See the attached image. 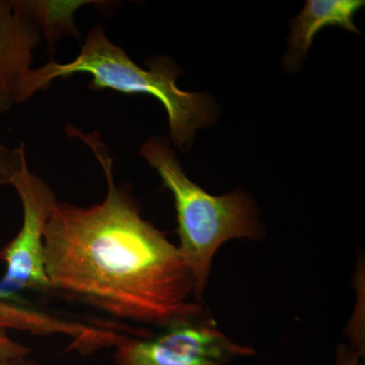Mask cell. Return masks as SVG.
Masks as SVG:
<instances>
[{"instance_id":"3","label":"cell","mask_w":365,"mask_h":365,"mask_svg":"<svg viewBox=\"0 0 365 365\" xmlns=\"http://www.w3.org/2000/svg\"><path fill=\"white\" fill-rule=\"evenodd\" d=\"M140 155L174 196L179 249L195 280V299H199L218 248L232 239L258 235L256 210L242 192L213 196L192 182L165 139L153 137L141 146Z\"/></svg>"},{"instance_id":"7","label":"cell","mask_w":365,"mask_h":365,"mask_svg":"<svg viewBox=\"0 0 365 365\" xmlns=\"http://www.w3.org/2000/svg\"><path fill=\"white\" fill-rule=\"evenodd\" d=\"M364 4L361 0H307L302 13L292 21L285 68L289 72L299 71L314 36L326 26H337L360 34L354 25V16Z\"/></svg>"},{"instance_id":"4","label":"cell","mask_w":365,"mask_h":365,"mask_svg":"<svg viewBox=\"0 0 365 365\" xmlns=\"http://www.w3.org/2000/svg\"><path fill=\"white\" fill-rule=\"evenodd\" d=\"M0 185L13 186L23 206L20 232L0 251V260L6 263L0 300L18 302L16 297L25 290H52L45 268L44 232L58 201L29 169L24 143L14 150L0 145Z\"/></svg>"},{"instance_id":"11","label":"cell","mask_w":365,"mask_h":365,"mask_svg":"<svg viewBox=\"0 0 365 365\" xmlns=\"http://www.w3.org/2000/svg\"><path fill=\"white\" fill-rule=\"evenodd\" d=\"M0 365H42L28 356L11 357V359H0Z\"/></svg>"},{"instance_id":"10","label":"cell","mask_w":365,"mask_h":365,"mask_svg":"<svg viewBox=\"0 0 365 365\" xmlns=\"http://www.w3.org/2000/svg\"><path fill=\"white\" fill-rule=\"evenodd\" d=\"M361 353L359 350L340 345L337 349V359L334 365H359Z\"/></svg>"},{"instance_id":"5","label":"cell","mask_w":365,"mask_h":365,"mask_svg":"<svg viewBox=\"0 0 365 365\" xmlns=\"http://www.w3.org/2000/svg\"><path fill=\"white\" fill-rule=\"evenodd\" d=\"M158 328V334L119 336L116 365H225L255 354L253 348L237 344L218 330L205 313Z\"/></svg>"},{"instance_id":"1","label":"cell","mask_w":365,"mask_h":365,"mask_svg":"<svg viewBox=\"0 0 365 365\" xmlns=\"http://www.w3.org/2000/svg\"><path fill=\"white\" fill-rule=\"evenodd\" d=\"M93 150L107 179L104 200L90 207L57 203L44 232L52 290L118 319L155 327L204 313L179 247L146 222L98 133L72 128Z\"/></svg>"},{"instance_id":"8","label":"cell","mask_w":365,"mask_h":365,"mask_svg":"<svg viewBox=\"0 0 365 365\" xmlns=\"http://www.w3.org/2000/svg\"><path fill=\"white\" fill-rule=\"evenodd\" d=\"M91 1H28L29 9L36 23L51 40L62 31L74 33L73 16L78 6Z\"/></svg>"},{"instance_id":"2","label":"cell","mask_w":365,"mask_h":365,"mask_svg":"<svg viewBox=\"0 0 365 365\" xmlns=\"http://www.w3.org/2000/svg\"><path fill=\"white\" fill-rule=\"evenodd\" d=\"M146 64L150 67L148 71L134 63L121 47L109 40L103 26H96L86 36L76 59L64 64L51 60L31 71L24 98L26 102L55 79L88 73L93 78V88L157 98L168 113L173 143L180 150H188L198 129L215 124V103L207 93L180 90L176 81L182 71L167 57L150 59Z\"/></svg>"},{"instance_id":"9","label":"cell","mask_w":365,"mask_h":365,"mask_svg":"<svg viewBox=\"0 0 365 365\" xmlns=\"http://www.w3.org/2000/svg\"><path fill=\"white\" fill-rule=\"evenodd\" d=\"M30 349L14 341L6 329L0 327V359L29 356Z\"/></svg>"},{"instance_id":"6","label":"cell","mask_w":365,"mask_h":365,"mask_svg":"<svg viewBox=\"0 0 365 365\" xmlns=\"http://www.w3.org/2000/svg\"><path fill=\"white\" fill-rule=\"evenodd\" d=\"M40 30L28 2L0 0V113L25 102L24 90Z\"/></svg>"}]
</instances>
